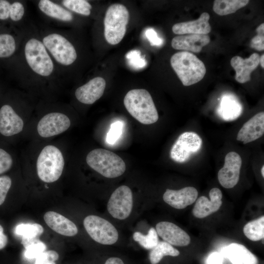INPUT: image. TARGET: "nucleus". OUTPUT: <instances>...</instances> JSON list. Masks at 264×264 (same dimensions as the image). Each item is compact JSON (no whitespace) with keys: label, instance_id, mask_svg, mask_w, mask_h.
Listing matches in <instances>:
<instances>
[{"label":"nucleus","instance_id":"1","mask_svg":"<svg viewBox=\"0 0 264 264\" xmlns=\"http://www.w3.org/2000/svg\"><path fill=\"white\" fill-rule=\"evenodd\" d=\"M128 112L140 123L149 125L155 123L158 114L152 97L145 89H133L124 98Z\"/></svg>","mask_w":264,"mask_h":264},{"label":"nucleus","instance_id":"2","mask_svg":"<svg viewBox=\"0 0 264 264\" xmlns=\"http://www.w3.org/2000/svg\"><path fill=\"white\" fill-rule=\"evenodd\" d=\"M171 65L184 86H189L201 80L206 69L204 63L194 54L180 51L171 58Z\"/></svg>","mask_w":264,"mask_h":264},{"label":"nucleus","instance_id":"3","mask_svg":"<svg viewBox=\"0 0 264 264\" xmlns=\"http://www.w3.org/2000/svg\"><path fill=\"white\" fill-rule=\"evenodd\" d=\"M86 162L91 168L107 178L118 177L126 170L123 160L116 154L106 149L92 150L88 154Z\"/></svg>","mask_w":264,"mask_h":264},{"label":"nucleus","instance_id":"4","mask_svg":"<svg viewBox=\"0 0 264 264\" xmlns=\"http://www.w3.org/2000/svg\"><path fill=\"white\" fill-rule=\"evenodd\" d=\"M65 161L61 151L56 146L49 145L41 151L37 160L38 176L43 181L51 183L61 176Z\"/></svg>","mask_w":264,"mask_h":264},{"label":"nucleus","instance_id":"5","mask_svg":"<svg viewBox=\"0 0 264 264\" xmlns=\"http://www.w3.org/2000/svg\"><path fill=\"white\" fill-rule=\"evenodd\" d=\"M129 13L123 4L115 3L108 8L104 18V36L111 45L119 44L124 37L129 22Z\"/></svg>","mask_w":264,"mask_h":264},{"label":"nucleus","instance_id":"6","mask_svg":"<svg viewBox=\"0 0 264 264\" xmlns=\"http://www.w3.org/2000/svg\"><path fill=\"white\" fill-rule=\"evenodd\" d=\"M26 62L31 69L42 76H48L52 73L54 65L43 43L40 40L31 38L24 46Z\"/></svg>","mask_w":264,"mask_h":264},{"label":"nucleus","instance_id":"7","mask_svg":"<svg viewBox=\"0 0 264 264\" xmlns=\"http://www.w3.org/2000/svg\"><path fill=\"white\" fill-rule=\"evenodd\" d=\"M83 223L88 234L98 243L111 245L118 240L117 229L110 222L101 217L88 216L84 219Z\"/></svg>","mask_w":264,"mask_h":264},{"label":"nucleus","instance_id":"8","mask_svg":"<svg viewBox=\"0 0 264 264\" xmlns=\"http://www.w3.org/2000/svg\"><path fill=\"white\" fill-rule=\"evenodd\" d=\"M43 43L55 60L61 65H70L77 58V53L73 45L60 34H48L43 38Z\"/></svg>","mask_w":264,"mask_h":264},{"label":"nucleus","instance_id":"9","mask_svg":"<svg viewBox=\"0 0 264 264\" xmlns=\"http://www.w3.org/2000/svg\"><path fill=\"white\" fill-rule=\"evenodd\" d=\"M202 145V140L196 132H186L181 134L173 145L170 157L175 162L184 163L198 152Z\"/></svg>","mask_w":264,"mask_h":264},{"label":"nucleus","instance_id":"10","mask_svg":"<svg viewBox=\"0 0 264 264\" xmlns=\"http://www.w3.org/2000/svg\"><path fill=\"white\" fill-rule=\"evenodd\" d=\"M133 206L132 190L129 187L121 185L111 195L107 204V209L115 219L123 220L131 214Z\"/></svg>","mask_w":264,"mask_h":264},{"label":"nucleus","instance_id":"11","mask_svg":"<svg viewBox=\"0 0 264 264\" xmlns=\"http://www.w3.org/2000/svg\"><path fill=\"white\" fill-rule=\"evenodd\" d=\"M70 126V119L66 114L57 112H50L39 121L37 132L42 137H49L64 132Z\"/></svg>","mask_w":264,"mask_h":264},{"label":"nucleus","instance_id":"12","mask_svg":"<svg viewBox=\"0 0 264 264\" xmlns=\"http://www.w3.org/2000/svg\"><path fill=\"white\" fill-rule=\"evenodd\" d=\"M242 164V158L237 153L230 152L226 155L224 165L218 174L219 181L222 187L230 189L238 183Z\"/></svg>","mask_w":264,"mask_h":264},{"label":"nucleus","instance_id":"13","mask_svg":"<svg viewBox=\"0 0 264 264\" xmlns=\"http://www.w3.org/2000/svg\"><path fill=\"white\" fill-rule=\"evenodd\" d=\"M157 234L172 245L185 246L191 241L189 235L176 224L169 221H161L155 226Z\"/></svg>","mask_w":264,"mask_h":264},{"label":"nucleus","instance_id":"14","mask_svg":"<svg viewBox=\"0 0 264 264\" xmlns=\"http://www.w3.org/2000/svg\"><path fill=\"white\" fill-rule=\"evenodd\" d=\"M210 200L205 196L199 197L196 201L192 213L197 218H204L217 212L222 205V194L220 189L213 188L209 192Z\"/></svg>","mask_w":264,"mask_h":264},{"label":"nucleus","instance_id":"15","mask_svg":"<svg viewBox=\"0 0 264 264\" xmlns=\"http://www.w3.org/2000/svg\"><path fill=\"white\" fill-rule=\"evenodd\" d=\"M198 196L197 190L193 187H186L178 190L167 189L163 196L164 201L171 207L182 209L193 204Z\"/></svg>","mask_w":264,"mask_h":264},{"label":"nucleus","instance_id":"16","mask_svg":"<svg viewBox=\"0 0 264 264\" xmlns=\"http://www.w3.org/2000/svg\"><path fill=\"white\" fill-rule=\"evenodd\" d=\"M106 87V81L101 77H96L77 88L75 94L82 103L92 104L103 95Z\"/></svg>","mask_w":264,"mask_h":264},{"label":"nucleus","instance_id":"17","mask_svg":"<svg viewBox=\"0 0 264 264\" xmlns=\"http://www.w3.org/2000/svg\"><path fill=\"white\" fill-rule=\"evenodd\" d=\"M23 127L22 118L8 105H4L0 109V133L4 136H10L21 132Z\"/></svg>","mask_w":264,"mask_h":264},{"label":"nucleus","instance_id":"18","mask_svg":"<svg viewBox=\"0 0 264 264\" xmlns=\"http://www.w3.org/2000/svg\"><path fill=\"white\" fill-rule=\"evenodd\" d=\"M210 42V38L207 34L181 35L175 37L171 45L175 49L199 53Z\"/></svg>","mask_w":264,"mask_h":264},{"label":"nucleus","instance_id":"19","mask_svg":"<svg viewBox=\"0 0 264 264\" xmlns=\"http://www.w3.org/2000/svg\"><path fill=\"white\" fill-rule=\"evenodd\" d=\"M264 133V112L258 113L245 123L238 132L237 140L248 143L258 139Z\"/></svg>","mask_w":264,"mask_h":264},{"label":"nucleus","instance_id":"20","mask_svg":"<svg viewBox=\"0 0 264 264\" xmlns=\"http://www.w3.org/2000/svg\"><path fill=\"white\" fill-rule=\"evenodd\" d=\"M260 55L253 53L248 58L243 59L240 56L233 57L230 61L231 66L236 71L235 79L240 83H245L251 79V73L260 63Z\"/></svg>","mask_w":264,"mask_h":264},{"label":"nucleus","instance_id":"21","mask_svg":"<svg viewBox=\"0 0 264 264\" xmlns=\"http://www.w3.org/2000/svg\"><path fill=\"white\" fill-rule=\"evenodd\" d=\"M210 15L208 13H202L197 20L181 22L175 24L172 27L173 32L177 35L207 34L211 30L209 23Z\"/></svg>","mask_w":264,"mask_h":264},{"label":"nucleus","instance_id":"22","mask_svg":"<svg viewBox=\"0 0 264 264\" xmlns=\"http://www.w3.org/2000/svg\"><path fill=\"white\" fill-rule=\"evenodd\" d=\"M44 219L46 224L59 234L72 237L78 233V228L72 221L57 212L48 211Z\"/></svg>","mask_w":264,"mask_h":264},{"label":"nucleus","instance_id":"23","mask_svg":"<svg viewBox=\"0 0 264 264\" xmlns=\"http://www.w3.org/2000/svg\"><path fill=\"white\" fill-rule=\"evenodd\" d=\"M221 251L222 255L232 264H258L256 256L241 244L231 243L223 247Z\"/></svg>","mask_w":264,"mask_h":264},{"label":"nucleus","instance_id":"24","mask_svg":"<svg viewBox=\"0 0 264 264\" xmlns=\"http://www.w3.org/2000/svg\"><path fill=\"white\" fill-rule=\"evenodd\" d=\"M242 111V105L233 96L226 95L222 97L218 113L225 121H232L237 119Z\"/></svg>","mask_w":264,"mask_h":264},{"label":"nucleus","instance_id":"25","mask_svg":"<svg viewBox=\"0 0 264 264\" xmlns=\"http://www.w3.org/2000/svg\"><path fill=\"white\" fill-rule=\"evenodd\" d=\"M38 7L42 12L51 18L64 22H69L73 19L69 11L50 0H40Z\"/></svg>","mask_w":264,"mask_h":264},{"label":"nucleus","instance_id":"26","mask_svg":"<svg viewBox=\"0 0 264 264\" xmlns=\"http://www.w3.org/2000/svg\"><path fill=\"white\" fill-rule=\"evenodd\" d=\"M44 232V228L38 223H21L18 225L15 229L16 234L21 236L22 244L25 246L30 242L38 239Z\"/></svg>","mask_w":264,"mask_h":264},{"label":"nucleus","instance_id":"27","mask_svg":"<svg viewBox=\"0 0 264 264\" xmlns=\"http://www.w3.org/2000/svg\"><path fill=\"white\" fill-rule=\"evenodd\" d=\"M249 2L247 0H216L214 1L213 9L218 15L225 16L235 13Z\"/></svg>","mask_w":264,"mask_h":264},{"label":"nucleus","instance_id":"28","mask_svg":"<svg viewBox=\"0 0 264 264\" xmlns=\"http://www.w3.org/2000/svg\"><path fill=\"white\" fill-rule=\"evenodd\" d=\"M178 250L165 241H160L153 248L149 254L151 264H157L165 256L176 257L179 255Z\"/></svg>","mask_w":264,"mask_h":264},{"label":"nucleus","instance_id":"29","mask_svg":"<svg viewBox=\"0 0 264 264\" xmlns=\"http://www.w3.org/2000/svg\"><path fill=\"white\" fill-rule=\"evenodd\" d=\"M245 236L252 241H258L264 238V216L247 223L243 228Z\"/></svg>","mask_w":264,"mask_h":264},{"label":"nucleus","instance_id":"30","mask_svg":"<svg viewBox=\"0 0 264 264\" xmlns=\"http://www.w3.org/2000/svg\"><path fill=\"white\" fill-rule=\"evenodd\" d=\"M132 238L135 242L146 249H152L159 242L158 234L154 227L149 229L146 235L140 232H135L132 235Z\"/></svg>","mask_w":264,"mask_h":264},{"label":"nucleus","instance_id":"31","mask_svg":"<svg viewBox=\"0 0 264 264\" xmlns=\"http://www.w3.org/2000/svg\"><path fill=\"white\" fill-rule=\"evenodd\" d=\"M62 3L67 9L78 14L89 16L92 8L91 4L84 0H64Z\"/></svg>","mask_w":264,"mask_h":264},{"label":"nucleus","instance_id":"32","mask_svg":"<svg viewBox=\"0 0 264 264\" xmlns=\"http://www.w3.org/2000/svg\"><path fill=\"white\" fill-rule=\"evenodd\" d=\"M16 49L14 37L8 34H0V58L11 56Z\"/></svg>","mask_w":264,"mask_h":264},{"label":"nucleus","instance_id":"33","mask_svg":"<svg viewBox=\"0 0 264 264\" xmlns=\"http://www.w3.org/2000/svg\"><path fill=\"white\" fill-rule=\"evenodd\" d=\"M24 247V256L28 260L36 259L46 249V244L39 239L31 241Z\"/></svg>","mask_w":264,"mask_h":264},{"label":"nucleus","instance_id":"34","mask_svg":"<svg viewBox=\"0 0 264 264\" xmlns=\"http://www.w3.org/2000/svg\"><path fill=\"white\" fill-rule=\"evenodd\" d=\"M122 123L119 121L111 124L106 137L109 144H114L118 139L122 133Z\"/></svg>","mask_w":264,"mask_h":264},{"label":"nucleus","instance_id":"35","mask_svg":"<svg viewBox=\"0 0 264 264\" xmlns=\"http://www.w3.org/2000/svg\"><path fill=\"white\" fill-rule=\"evenodd\" d=\"M58 259L59 254L55 251H45L35 259L34 264H56Z\"/></svg>","mask_w":264,"mask_h":264},{"label":"nucleus","instance_id":"36","mask_svg":"<svg viewBox=\"0 0 264 264\" xmlns=\"http://www.w3.org/2000/svg\"><path fill=\"white\" fill-rule=\"evenodd\" d=\"M257 35L254 37L250 42L252 48L258 51L264 49V23H262L256 28Z\"/></svg>","mask_w":264,"mask_h":264},{"label":"nucleus","instance_id":"37","mask_svg":"<svg viewBox=\"0 0 264 264\" xmlns=\"http://www.w3.org/2000/svg\"><path fill=\"white\" fill-rule=\"evenodd\" d=\"M13 164L11 155L4 150L0 148V175L8 171Z\"/></svg>","mask_w":264,"mask_h":264},{"label":"nucleus","instance_id":"38","mask_svg":"<svg viewBox=\"0 0 264 264\" xmlns=\"http://www.w3.org/2000/svg\"><path fill=\"white\" fill-rule=\"evenodd\" d=\"M12 184L11 178L7 176H0V205L5 201Z\"/></svg>","mask_w":264,"mask_h":264},{"label":"nucleus","instance_id":"39","mask_svg":"<svg viewBox=\"0 0 264 264\" xmlns=\"http://www.w3.org/2000/svg\"><path fill=\"white\" fill-rule=\"evenodd\" d=\"M24 14V7L20 2L16 1L11 5L10 18L13 21L21 20Z\"/></svg>","mask_w":264,"mask_h":264},{"label":"nucleus","instance_id":"40","mask_svg":"<svg viewBox=\"0 0 264 264\" xmlns=\"http://www.w3.org/2000/svg\"><path fill=\"white\" fill-rule=\"evenodd\" d=\"M11 4L5 0H0V20H5L10 17Z\"/></svg>","mask_w":264,"mask_h":264},{"label":"nucleus","instance_id":"41","mask_svg":"<svg viewBox=\"0 0 264 264\" xmlns=\"http://www.w3.org/2000/svg\"><path fill=\"white\" fill-rule=\"evenodd\" d=\"M146 35L152 45H159L162 43V40L158 37L156 33L153 29L147 30Z\"/></svg>","mask_w":264,"mask_h":264},{"label":"nucleus","instance_id":"42","mask_svg":"<svg viewBox=\"0 0 264 264\" xmlns=\"http://www.w3.org/2000/svg\"><path fill=\"white\" fill-rule=\"evenodd\" d=\"M223 256L220 253L214 252L211 253L206 261V264H223Z\"/></svg>","mask_w":264,"mask_h":264},{"label":"nucleus","instance_id":"43","mask_svg":"<svg viewBox=\"0 0 264 264\" xmlns=\"http://www.w3.org/2000/svg\"><path fill=\"white\" fill-rule=\"evenodd\" d=\"M8 239L3 233V229L0 225V249L3 248L7 244Z\"/></svg>","mask_w":264,"mask_h":264},{"label":"nucleus","instance_id":"44","mask_svg":"<svg viewBox=\"0 0 264 264\" xmlns=\"http://www.w3.org/2000/svg\"><path fill=\"white\" fill-rule=\"evenodd\" d=\"M104 264H124V263L120 258L113 257L108 258Z\"/></svg>","mask_w":264,"mask_h":264},{"label":"nucleus","instance_id":"45","mask_svg":"<svg viewBox=\"0 0 264 264\" xmlns=\"http://www.w3.org/2000/svg\"><path fill=\"white\" fill-rule=\"evenodd\" d=\"M264 54H263L261 57H260V63L261 64V66L264 67Z\"/></svg>","mask_w":264,"mask_h":264},{"label":"nucleus","instance_id":"46","mask_svg":"<svg viewBox=\"0 0 264 264\" xmlns=\"http://www.w3.org/2000/svg\"><path fill=\"white\" fill-rule=\"evenodd\" d=\"M261 174L263 177H264V166L263 165L261 169Z\"/></svg>","mask_w":264,"mask_h":264}]
</instances>
